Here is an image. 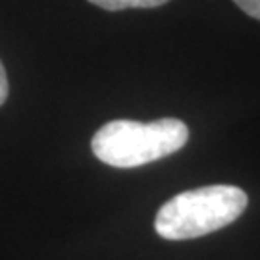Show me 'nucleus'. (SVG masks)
<instances>
[{
    "label": "nucleus",
    "instance_id": "obj_1",
    "mask_svg": "<svg viewBox=\"0 0 260 260\" xmlns=\"http://www.w3.org/2000/svg\"><path fill=\"white\" fill-rule=\"evenodd\" d=\"M247 205V193L235 185H206L183 191L160 206L154 230L170 241L197 239L233 223Z\"/></svg>",
    "mask_w": 260,
    "mask_h": 260
},
{
    "label": "nucleus",
    "instance_id": "obj_2",
    "mask_svg": "<svg viewBox=\"0 0 260 260\" xmlns=\"http://www.w3.org/2000/svg\"><path fill=\"white\" fill-rule=\"evenodd\" d=\"M189 127L177 118L154 121L114 120L94 133L91 149L101 162L114 168H139L185 147Z\"/></svg>",
    "mask_w": 260,
    "mask_h": 260
},
{
    "label": "nucleus",
    "instance_id": "obj_3",
    "mask_svg": "<svg viewBox=\"0 0 260 260\" xmlns=\"http://www.w3.org/2000/svg\"><path fill=\"white\" fill-rule=\"evenodd\" d=\"M89 2L108 12H118V10L127 8H158L170 0H89Z\"/></svg>",
    "mask_w": 260,
    "mask_h": 260
},
{
    "label": "nucleus",
    "instance_id": "obj_4",
    "mask_svg": "<svg viewBox=\"0 0 260 260\" xmlns=\"http://www.w3.org/2000/svg\"><path fill=\"white\" fill-rule=\"evenodd\" d=\"M239 8L254 19H260V0H233Z\"/></svg>",
    "mask_w": 260,
    "mask_h": 260
},
{
    "label": "nucleus",
    "instance_id": "obj_5",
    "mask_svg": "<svg viewBox=\"0 0 260 260\" xmlns=\"http://www.w3.org/2000/svg\"><path fill=\"white\" fill-rule=\"evenodd\" d=\"M6 96H8V77H6V70L0 62V106L6 103Z\"/></svg>",
    "mask_w": 260,
    "mask_h": 260
}]
</instances>
